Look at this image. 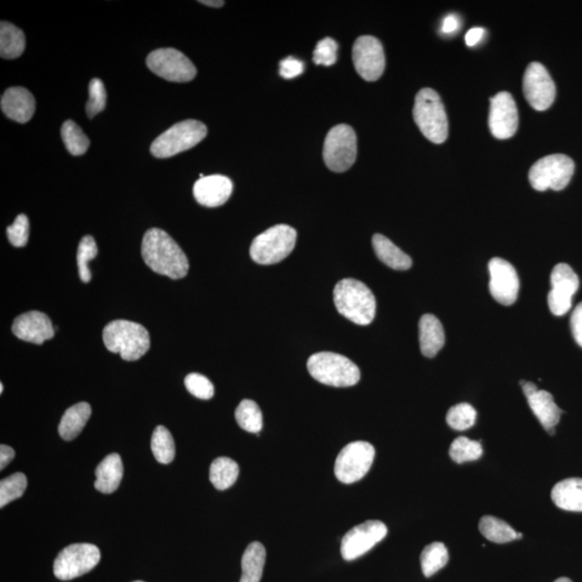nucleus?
<instances>
[{
	"label": "nucleus",
	"mask_w": 582,
	"mask_h": 582,
	"mask_svg": "<svg viewBox=\"0 0 582 582\" xmlns=\"http://www.w3.org/2000/svg\"><path fill=\"white\" fill-rule=\"evenodd\" d=\"M387 528L381 521H367L352 529L341 541V555L345 561H354L383 540Z\"/></svg>",
	"instance_id": "obj_14"
},
{
	"label": "nucleus",
	"mask_w": 582,
	"mask_h": 582,
	"mask_svg": "<svg viewBox=\"0 0 582 582\" xmlns=\"http://www.w3.org/2000/svg\"><path fill=\"white\" fill-rule=\"evenodd\" d=\"M0 105L5 116L19 123L30 121L36 110L35 97L30 91L21 87L5 91Z\"/></svg>",
	"instance_id": "obj_21"
},
{
	"label": "nucleus",
	"mask_w": 582,
	"mask_h": 582,
	"mask_svg": "<svg viewBox=\"0 0 582 582\" xmlns=\"http://www.w3.org/2000/svg\"><path fill=\"white\" fill-rule=\"evenodd\" d=\"M419 328L422 354L428 358L435 357L446 342L441 322L432 314H425L420 319Z\"/></svg>",
	"instance_id": "obj_23"
},
{
	"label": "nucleus",
	"mask_w": 582,
	"mask_h": 582,
	"mask_svg": "<svg viewBox=\"0 0 582 582\" xmlns=\"http://www.w3.org/2000/svg\"><path fill=\"white\" fill-rule=\"evenodd\" d=\"M3 392H4V384L2 383V384H0V393H3Z\"/></svg>",
	"instance_id": "obj_51"
},
{
	"label": "nucleus",
	"mask_w": 582,
	"mask_h": 582,
	"mask_svg": "<svg viewBox=\"0 0 582 582\" xmlns=\"http://www.w3.org/2000/svg\"><path fill=\"white\" fill-rule=\"evenodd\" d=\"M579 288L577 274L567 264H558L551 273V290L548 305L553 315L563 316L572 307L573 296Z\"/></svg>",
	"instance_id": "obj_16"
},
{
	"label": "nucleus",
	"mask_w": 582,
	"mask_h": 582,
	"mask_svg": "<svg viewBox=\"0 0 582 582\" xmlns=\"http://www.w3.org/2000/svg\"><path fill=\"white\" fill-rule=\"evenodd\" d=\"M477 411L470 403H459L451 408L447 414V423L455 431L463 432L475 425Z\"/></svg>",
	"instance_id": "obj_38"
},
{
	"label": "nucleus",
	"mask_w": 582,
	"mask_h": 582,
	"mask_svg": "<svg viewBox=\"0 0 582 582\" xmlns=\"http://www.w3.org/2000/svg\"><path fill=\"white\" fill-rule=\"evenodd\" d=\"M13 333L16 338L40 345L53 338L55 329L53 322L44 313L31 311L15 319Z\"/></svg>",
	"instance_id": "obj_19"
},
{
	"label": "nucleus",
	"mask_w": 582,
	"mask_h": 582,
	"mask_svg": "<svg viewBox=\"0 0 582 582\" xmlns=\"http://www.w3.org/2000/svg\"><path fill=\"white\" fill-rule=\"evenodd\" d=\"M523 93L535 111L544 112L556 100V84L540 63H530L523 77Z\"/></svg>",
	"instance_id": "obj_13"
},
{
	"label": "nucleus",
	"mask_w": 582,
	"mask_h": 582,
	"mask_svg": "<svg viewBox=\"0 0 582 582\" xmlns=\"http://www.w3.org/2000/svg\"><path fill=\"white\" fill-rule=\"evenodd\" d=\"M185 385L188 392L194 397L209 401L214 396V385L207 376L199 373H190L186 376Z\"/></svg>",
	"instance_id": "obj_41"
},
{
	"label": "nucleus",
	"mask_w": 582,
	"mask_h": 582,
	"mask_svg": "<svg viewBox=\"0 0 582 582\" xmlns=\"http://www.w3.org/2000/svg\"><path fill=\"white\" fill-rule=\"evenodd\" d=\"M518 110L510 93L500 92L490 99L489 127L496 139L508 140L516 134Z\"/></svg>",
	"instance_id": "obj_18"
},
{
	"label": "nucleus",
	"mask_w": 582,
	"mask_h": 582,
	"mask_svg": "<svg viewBox=\"0 0 582 582\" xmlns=\"http://www.w3.org/2000/svg\"><path fill=\"white\" fill-rule=\"evenodd\" d=\"M373 247L376 257L392 269L404 271L412 267L410 257L382 234L373 236Z\"/></svg>",
	"instance_id": "obj_26"
},
{
	"label": "nucleus",
	"mask_w": 582,
	"mask_h": 582,
	"mask_svg": "<svg viewBox=\"0 0 582 582\" xmlns=\"http://www.w3.org/2000/svg\"><path fill=\"white\" fill-rule=\"evenodd\" d=\"M236 419L242 430L257 433V435H259L262 426H264V419H262V412L258 404L249 401V399H245L238 404L236 411Z\"/></svg>",
	"instance_id": "obj_34"
},
{
	"label": "nucleus",
	"mask_w": 582,
	"mask_h": 582,
	"mask_svg": "<svg viewBox=\"0 0 582 582\" xmlns=\"http://www.w3.org/2000/svg\"><path fill=\"white\" fill-rule=\"evenodd\" d=\"M296 231L287 225H277L256 237L250 247V257L258 265H276L293 252Z\"/></svg>",
	"instance_id": "obj_7"
},
{
	"label": "nucleus",
	"mask_w": 582,
	"mask_h": 582,
	"mask_svg": "<svg viewBox=\"0 0 582 582\" xmlns=\"http://www.w3.org/2000/svg\"><path fill=\"white\" fill-rule=\"evenodd\" d=\"M449 562L447 547L442 543H432L425 547L421 555V567L425 577H432Z\"/></svg>",
	"instance_id": "obj_32"
},
{
	"label": "nucleus",
	"mask_w": 582,
	"mask_h": 582,
	"mask_svg": "<svg viewBox=\"0 0 582 582\" xmlns=\"http://www.w3.org/2000/svg\"><path fill=\"white\" fill-rule=\"evenodd\" d=\"M96 481L94 487L101 493L115 492L121 483L123 477L122 460L117 453L107 455L95 470Z\"/></svg>",
	"instance_id": "obj_24"
},
{
	"label": "nucleus",
	"mask_w": 582,
	"mask_h": 582,
	"mask_svg": "<svg viewBox=\"0 0 582 582\" xmlns=\"http://www.w3.org/2000/svg\"><path fill=\"white\" fill-rule=\"evenodd\" d=\"M307 370L319 383L334 387H350L361 380V371L351 359L331 352L314 354L307 361Z\"/></svg>",
	"instance_id": "obj_5"
},
{
	"label": "nucleus",
	"mask_w": 582,
	"mask_h": 582,
	"mask_svg": "<svg viewBox=\"0 0 582 582\" xmlns=\"http://www.w3.org/2000/svg\"><path fill=\"white\" fill-rule=\"evenodd\" d=\"M334 300L341 315L354 324L367 326L375 317V296L366 285L357 279L345 278L336 284Z\"/></svg>",
	"instance_id": "obj_2"
},
{
	"label": "nucleus",
	"mask_w": 582,
	"mask_h": 582,
	"mask_svg": "<svg viewBox=\"0 0 582 582\" xmlns=\"http://www.w3.org/2000/svg\"><path fill=\"white\" fill-rule=\"evenodd\" d=\"M239 468L237 461L229 458L216 459L209 470V480L219 490H225L237 482Z\"/></svg>",
	"instance_id": "obj_31"
},
{
	"label": "nucleus",
	"mask_w": 582,
	"mask_h": 582,
	"mask_svg": "<svg viewBox=\"0 0 582 582\" xmlns=\"http://www.w3.org/2000/svg\"><path fill=\"white\" fill-rule=\"evenodd\" d=\"M199 4H203L205 5H209V7H213V8H220L222 5H225V2H220V0H205V2H199Z\"/></svg>",
	"instance_id": "obj_49"
},
{
	"label": "nucleus",
	"mask_w": 582,
	"mask_h": 582,
	"mask_svg": "<svg viewBox=\"0 0 582 582\" xmlns=\"http://www.w3.org/2000/svg\"><path fill=\"white\" fill-rule=\"evenodd\" d=\"M489 271L490 293L493 298L503 306L515 304L520 288L515 267L504 259L493 258L490 261Z\"/></svg>",
	"instance_id": "obj_17"
},
{
	"label": "nucleus",
	"mask_w": 582,
	"mask_h": 582,
	"mask_svg": "<svg viewBox=\"0 0 582 582\" xmlns=\"http://www.w3.org/2000/svg\"><path fill=\"white\" fill-rule=\"evenodd\" d=\"M375 450L366 441H355L341 450L336 458L335 473L342 483H355L367 475L373 466Z\"/></svg>",
	"instance_id": "obj_11"
},
{
	"label": "nucleus",
	"mask_w": 582,
	"mask_h": 582,
	"mask_svg": "<svg viewBox=\"0 0 582 582\" xmlns=\"http://www.w3.org/2000/svg\"><path fill=\"white\" fill-rule=\"evenodd\" d=\"M324 161L335 173L351 169L357 157V136L347 124L331 129L324 144Z\"/></svg>",
	"instance_id": "obj_9"
},
{
	"label": "nucleus",
	"mask_w": 582,
	"mask_h": 582,
	"mask_svg": "<svg viewBox=\"0 0 582 582\" xmlns=\"http://www.w3.org/2000/svg\"><path fill=\"white\" fill-rule=\"evenodd\" d=\"M338 44L333 38H324L313 53V61L316 65L331 66L335 64Z\"/></svg>",
	"instance_id": "obj_42"
},
{
	"label": "nucleus",
	"mask_w": 582,
	"mask_h": 582,
	"mask_svg": "<svg viewBox=\"0 0 582 582\" xmlns=\"http://www.w3.org/2000/svg\"><path fill=\"white\" fill-rule=\"evenodd\" d=\"M233 184L222 175H210L199 179L193 186V194L198 203L207 208H218L230 199Z\"/></svg>",
	"instance_id": "obj_20"
},
{
	"label": "nucleus",
	"mask_w": 582,
	"mask_h": 582,
	"mask_svg": "<svg viewBox=\"0 0 582 582\" xmlns=\"http://www.w3.org/2000/svg\"><path fill=\"white\" fill-rule=\"evenodd\" d=\"M413 118L422 134L433 144L448 139L449 123L441 96L432 89L421 90L415 97Z\"/></svg>",
	"instance_id": "obj_4"
},
{
	"label": "nucleus",
	"mask_w": 582,
	"mask_h": 582,
	"mask_svg": "<svg viewBox=\"0 0 582 582\" xmlns=\"http://www.w3.org/2000/svg\"><path fill=\"white\" fill-rule=\"evenodd\" d=\"M556 582H573V581L568 578L562 577L556 580Z\"/></svg>",
	"instance_id": "obj_50"
},
{
	"label": "nucleus",
	"mask_w": 582,
	"mask_h": 582,
	"mask_svg": "<svg viewBox=\"0 0 582 582\" xmlns=\"http://www.w3.org/2000/svg\"><path fill=\"white\" fill-rule=\"evenodd\" d=\"M305 72V64L300 60L288 56L281 62L279 65V73L285 79H294Z\"/></svg>",
	"instance_id": "obj_44"
},
{
	"label": "nucleus",
	"mask_w": 582,
	"mask_h": 582,
	"mask_svg": "<svg viewBox=\"0 0 582 582\" xmlns=\"http://www.w3.org/2000/svg\"><path fill=\"white\" fill-rule=\"evenodd\" d=\"M151 450L160 464L168 465L175 459L172 433L164 426H158L151 438Z\"/></svg>",
	"instance_id": "obj_33"
},
{
	"label": "nucleus",
	"mask_w": 582,
	"mask_h": 582,
	"mask_svg": "<svg viewBox=\"0 0 582 582\" xmlns=\"http://www.w3.org/2000/svg\"><path fill=\"white\" fill-rule=\"evenodd\" d=\"M102 340L108 351L118 353L127 362L139 361L150 349V336L141 325L118 319L107 325Z\"/></svg>",
	"instance_id": "obj_3"
},
{
	"label": "nucleus",
	"mask_w": 582,
	"mask_h": 582,
	"mask_svg": "<svg viewBox=\"0 0 582 582\" xmlns=\"http://www.w3.org/2000/svg\"><path fill=\"white\" fill-rule=\"evenodd\" d=\"M551 499L560 509L582 512V479L569 478L557 483Z\"/></svg>",
	"instance_id": "obj_25"
},
{
	"label": "nucleus",
	"mask_w": 582,
	"mask_h": 582,
	"mask_svg": "<svg viewBox=\"0 0 582 582\" xmlns=\"http://www.w3.org/2000/svg\"><path fill=\"white\" fill-rule=\"evenodd\" d=\"M107 102V92L104 83L101 79L94 78L89 84V101L85 105V111L90 119L94 118L97 113L105 110Z\"/></svg>",
	"instance_id": "obj_40"
},
{
	"label": "nucleus",
	"mask_w": 582,
	"mask_h": 582,
	"mask_svg": "<svg viewBox=\"0 0 582 582\" xmlns=\"http://www.w3.org/2000/svg\"><path fill=\"white\" fill-rule=\"evenodd\" d=\"M134 582H144V581L137 580V581H134Z\"/></svg>",
	"instance_id": "obj_52"
},
{
	"label": "nucleus",
	"mask_w": 582,
	"mask_h": 582,
	"mask_svg": "<svg viewBox=\"0 0 582 582\" xmlns=\"http://www.w3.org/2000/svg\"><path fill=\"white\" fill-rule=\"evenodd\" d=\"M208 135L205 124L197 120H186L165 131L152 142L150 151L153 157L165 159L191 150Z\"/></svg>",
	"instance_id": "obj_6"
},
{
	"label": "nucleus",
	"mask_w": 582,
	"mask_h": 582,
	"mask_svg": "<svg viewBox=\"0 0 582 582\" xmlns=\"http://www.w3.org/2000/svg\"><path fill=\"white\" fill-rule=\"evenodd\" d=\"M353 62L359 76L366 82H375L385 70L383 45L373 36L357 38L353 47Z\"/></svg>",
	"instance_id": "obj_15"
},
{
	"label": "nucleus",
	"mask_w": 582,
	"mask_h": 582,
	"mask_svg": "<svg viewBox=\"0 0 582 582\" xmlns=\"http://www.w3.org/2000/svg\"><path fill=\"white\" fill-rule=\"evenodd\" d=\"M9 242L15 247H24L30 238V220L27 216L21 214L16 217L13 225L8 227Z\"/></svg>",
	"instance_id": "obj_43"
},
{
	"label": "nucleus",
	"mask_w": 582,
	"mask_h": 582,
	"mask_svg": "<svg viewBox=\"0 0 582 582\" xmlns=\"http://www.w3.org/2000/svg\"><path fill=\"white\" fill-rule=\"evenodd\" d=\"M266 548L254 541L245 550L242 558V577L239 582H260L266 564Z\"/></svg>",
	"instance_id": "obj_28"
},
{
	"label": "nucleus",
	"mask_w": 582,
	"mask_h": 582,
	"mask_svg": "<svg viewBox=\"0 0 582 582\" xmlns=\"http://www.w3.org/2000/svg\"><path fill=\"white\" fill-rule=\"evenodd\" d=\"M100 561L101 551L95 545L73 544L56 557L53 572L60 580H72L91 572Z\"/></svg>",
	"instance_id": "obj_10"
},
{
	"label": "nucleus",
	"mask_w": 582,
	"mask_h": 582,
	"mask_svg": "<svg viewBox=\"0 0 582 582\" xmlns=\"http://www.w3.org/2000/svg\"><path fill=\"white\" fill-rule=\"evenodd\" d=\"M15 451L9 446L2 444L0 446V470H4L5 467L15 459Z\"/></svg>",
	"instance_id": "obj_47"
},
{
	"label": "nucleus",
	"mask_w": 582,
	"mask_h": 582,
	"mask_svg": "<svg viewBox=\"0 0 582 582\" xmlns=\"http://www.w3.org/2000/svg\"><path fill=\"white\" fill-rule=\"evenodd\" d=\"M97 253H99V249H97L94 238L91 236L82 238L79 243L77 264L80 279L84 283H89L92 278V273L89 269V262L95 258Z\"/></svg>",
	"instance_id": "obj_39"
},
{
	"label": "nucleus",
	"mask_w": 582,
	"mask_h": 582,
	"mask_svg": "<svg viewBox=\"0 0 582 582\" xmlns=\"http://www.w3.org/2000/svg\"><path fill=\"white\" fill-rule=\"evenodd\" d=\"M484 36V30L481 27L471 28L468 31L465 36V42L468 47H475V45L481 42V39Z\"/></svg>",
	"instance_id": "obj_46"
},
{
	"label": "nucleus",
	"mask_w": 582,
	"mask_h": 582,
	"mask_svg": "<svg viewBox=\"0 0 582 582\" xmlns=\"http://www.w3.org/2000/svg\"><path fill=\"white\" fill-rule=\"evenodd\" d=\"M25 35L20 28L9 22L0 24V55L3 59L19 58L25 50Z\"/></svg>",
	"instance_id": "obj_29"
},
{
	"label": "nucleus",
	"mask_w": 582,
	"mask_h": 582,
	"mask_svg": "<svg viewBox=\"0 0 582 582\" xmlns=\"http://www.w3.org/2000/svg\"><path fill=\"white\" fill-rule=\"evenodd\" d=\"M570 328L577 344L582 347V302L576 307L570 317Z\"/></svg>",
	"instance_id": "obj_45"
},
{
	"label": "nucleus",
	"mask_w": 582,
	"mask_h": 582,
	"mask_svg": "<svg viewBox=\"0 0 582 582\" xmlns=\"http://www.w3.org/2000/svg\"><path fill=\"white\" fill-rule=\"evenodd\" d=\"M91 414H92V409L88 403H79L67 409L60 422V436L66 441H73L88 423Z\"/></svg>",
	"instance_id": "obj_27"
},
{
	"label": "nucleus",
	"mask_w": 582,
	"mask_h": 582,
	"mask_svg": "<svg viewBox=\"0 0 582 582\" xmlns=\"http://www.w3.org/2000/svg\"><path fill=\"white\" fill-rule=\"evenodd\" d=\"M61 133L67 150L70 151L73 156H82L87 152L90 141L87 135L83 133V131L80 129L79 125L73 122V120H67V121L63 124Z\"/></svg>",
	"instance_id": "obj_35"
},
{
	"label": "nucleus",
	"mask_w": 582,
	"mask_h": 582,
	"mask_svg": "<svg viewBox=\"0 0 582 582\" xmlns=\"http://www.w3.org/2000/svg\"><path fill=\"white\" fill-rule=\"evenodd\" d=\"M483 449L479 441H470L466 437L456 438L450 448V456L455 463L463 464L466 461H477L481 458Z\"/></svg>",
	"instance_id": "obj_36"
},
{
	"label": "nucleus",
	"mask_w": 582,
	"mask_h": 582,
	"mask_svg": "<svg viewBox=\"0 0 582 582\" xmlns=\"http://www.w3.org/2000/svg\"><path fill=\"white\" fill-rule=\"evenodd\" d=\"M27 487V479L24 473L16 472L0 482V507L11 503L24 494Z\"/></svg>",
	"instance_id": "obj_37"
},
{
	"label": "nucleus",
	"mask_w": 582,
	"mask_h": 582,
	"mask_svg": "<svg viewBox=\"0 0 582 582\" xmlns=\"http://www.w3.org/2000/svg\"><path fill=\"white\" fill-rule=\"evenodd\" d=\"M575 172V163L565 155L541 158L529 170L530 185L538 191L563 190L569 184Z\"/></svg>",
	"instance_id": "obj_8"
},
{
	"label": "nucleus",
	"mask_w": 582,
	"mask_h": 582,
	"mask_svg": "<svg viewBox=\"0 0 582 582\" xmlns=\"http://www.w3.org/2000/svg\"><path fill=\"white\" fill-rule=\"evenodd\" d=\"M460 20L455 15H450L443 21L441 31L444 34H452L459 30Z\"/></svg>",
	"instance_id": "obj_48"
},
{
	"label": "nucleus",
	"mask_w": 582,
	"mask_h": 582,
	"mask_svg": "<svg viewBox=\"0 0 582 582\" xmlns=\"http://www.w3.org/2000/svg\"><path fill=\"white\" fill-rule=\"evenodd\" d=\"M141 255L146 265L161 276L180 279L189 271V261L179 245L167 232L158 228L145 233Z\"/></svg>",
	"instance_id": "obj_1"
},
{
	"label": "nucleus",
	"mask_w": 582,
	"mask_h": 582,
	"mask_svg": "<svg viewBox=\"0 0 582 582\" xmlns=\"http://www.w3.org/2000/svg\"><path fill=\"white\" fill-rule=\"evenodd\" d=\"M525 397L540 424L549 432V435H555V427L560 422L562 410L557 406L551 393L538 390Z\"/></svg>",
	"instance_id": "obj_22"
},
{
	"label": "nucleus",
	"mask_w": 582,
	"mask_h": 582,
	"mask_svg": "<svg viewBox=\"0 0 582 582\" xmlns=\"http://www.w3.org/2000/svg\"><path fill=\"white\" fill-rule=\"evenodd\" d=\"M479 529L485 538L495 544H506L523 538V535L517 533L509 524L493 516L482 517Z\"/></svg>",
	"instance_id": "obj_30"
},
{
	"label": "nucleus",
	"mask_w": 582,
	"mask_h": 582,
	"mask_svg": "<svg viewBox=\"0 0 582 582\" xmlns=\"http://www.w3.org/2000/svg\"><path fill=\"white\" fill-rule=\"evenodd\" d=\"M148 68L157 76L172 82H189L197 76V68L180 51L164 48L147 56Z\"/></svg>",
	"instance_id": "obj_12"
}]
</instances>
